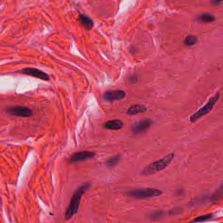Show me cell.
<instances>
[{"mask_svg":"<svg viewBox=\"0 0 223 223\" xmlns=\"http://www.w3.org/2000/svg\"><path fill=\"white\" fill-rule=\"evenodd\" d=\"M104 128L108 129V130H113V131H117V130H120L123 128V122L121 119H115L109 120L106 121L104 125Z\"/></svg>","mask_w":223,"mask_h":223,"instance_id":"cell-10","label":"cell"},{"mask_svg":"<svg viewBox=\"0 0 223 223\" xmlns=\"http://www.w3.org/2000/svg\"><path fill=\"white\" fill-rule=\"evenodd\" d=\"M147 108L143 105H131L127 110V114L129 116H135L146 112Z\"/></svg>","mask_w":223,"mask_h":223,"instance_id":"cell-11","label":"cell"},{"mask_svg":"<svg viewBox=\"0 0 223 223\" xmlns=\"http://www.w3.org/2000/svg\"><path fill=\"white\" fill-rule=\"evenodd\" d=\"M223 1V0H213V3L214 5H219L221 3H222Z\"/></svg>","mask_w":223,"mask_h":223,"instance_id":"cell-19","label":"cell"},{"mask_svg":"<svg viewBox=\"0 0 223 223\" xmlns=\"http://www.w3.org/2000/svg\"><path fill=\"white\" fill-rule=\"evenodd\" d=\"M95 157V153L90 151H82L74 153L69 157V163H74L92 159Z\"/></svg>","mask_w":223,"mask_h":223,"instance_id":"cell-8","label":"cell"},{"mask_svg":"<svg viewBox=\"0 0 223 223\" xmlns=\"http://www.w3.org/2000/svg\"><path fill=\"white\" fill-rule=\"evenodd\" d=\"M120 159H121V156L119 155H114L112 157H110L109 159L106 161V164L110 167L114 166L118 164Z\"/></svg>","mask_w":223,"mask_h":223,"instance_id":"cell-14","label":"cell"},{"mask_svg":"<svg viewBox=\"0 0 223 223\" xmlns=\"http://www.w3.org/2000/svg\"><path fill=\"white\" fill-rule=\"evenodd\" d=\"M153 124V121L149 118H145L135 123L132 127V131L135 134H142L147 131Z\"/></svg>","mask_w":223,"mask_h":223,"instance_id":"cell-6","label":"cell"},{"mask_svg":"<svg viewBox=\"0 0 223 223\" xmlns=\"http://www.w3.org/2000/svg\"><path fill=\"white\" fill-rule=\"evenodd\" d=\"M220 99V93L217 91L215 95L213 96L210 99V100L205 104L203 107H202L198 110V111L194 112L193 115H191L190 117V121L192 123H194L198 119H200L201 118L203 117L204 116L206 115L208 113H210V111L214 107L215 104L217 103L218 101Z\"/></svg>","mask_w":223,"mask_h":223,"instance_id":"cell-3","label":"cell"},{"mask_svg":"<svg viewBox=\"0 0 223 223\" xmlns=\"http://www.w3.org/2000/svg\"><path fill=\"white\" fill-rule=\"evenodd\" d=\"M90 187V183H84L74 192L73 196L72 197L70 204L67 207L66 212L65 218H66V220H69L77 213L79 209V205H80L82 195L84 194L85 191H87Z\"/></svg>","mask_w":223,"mask_h":223,"instance_id":"cell-1","label":"cell"},{"mask_svg":"<svg viewBox=\"0 0 223 223\" xmlns=\"http://www.w3.org/2000/svg\"><path fill=\"white\" fill-rule=\"evenodd\" d=\"M7 112L11 115L19 117H30L33 115V112L30 108L20 106H13L9 107L7 110Z\"/></svg>","mask_w":223,"mask_h":223,"instance_id":"cell-5","label":"cell"},{"mask_svg":"<svg viewBox=\"0 0 223 223\" xmlns=\"http://www.w3.org/2000/svg\"><path fill=\"white\" fill-rule=\"evenodd\" d=\"M214 15H211L210 13H203L199 16L198 20L200 22L204 23H210L213 22L215 20Z\"/></svg>","mask_w":223,"mask_h":223,"instance_id":"cell-13","label":"cell"},{"mask_svg":"<svg viewBox=\"0 0 223 223\" xmlns=\"http://www.w3.org/2000/svg\"><path fill=\"white\" fill-rule=\"evenodd\" d=\"M163 215V212L162 211H157L152 215V219H157L160 217H161V215Z\"/></svg>","mask_w":223,"mask_h":223,"instance_id":"cell-18","label":"cell"},{"mask_svg":"<svg viewBox=\"0 0 223 223\" xmlns=\"http://www.w3.org/2000/svg\"><path fill=\"white\" fill-rule=\"evenodd\" d=\"M22 73L25 74L29 75V76L39 78V79H41V80H43L45 81H49L50 80V77L49 74L36 68L28 67V68H23V69L22 70Z\"/></svg>","mask_w":223,"mask_h":223,"instance_id":"cell-9","label":"cell"},{"mask_svg":"<svg viewBox=\"0 0 223 223\" xmlns=\"http://www.w3.org/2000/svg\"><path fill=\"white\" fill-rule=\"evenodd\" d=\"M162 193V191L157 188H145L131 191L127 194L129 196L137 199H147L159 197Z\"/></svg>","mask_w":223,"mask_h":223,"instance_id":"cell-4","label":"cell"},{"mask_svg":"<svg viewBox=\"0 0 223 223\" xmlns=\"http://www.w3.org/2000/svg\"><path fill=\"white\" fill-rule=\"evenodd\" d=\"M213 217V214H207V215H204L198 217L194 219L193 222H203L205 221L209 220V219H211Z\"/></svg>","mask_w":223,"mask_h":223,"instance_id":"cell-16","label":"cell"},{"mask_svg":"<svg viewBox=\"0 0 223 223\" xmlns=\"http://www.w3.org/2000/svg\"><path fill=\"white\" fill-rule=\"evenodd\" d=\"M78 20L81 24L84 27V28L86 29L87 30H90L93 27V22L87 15L81 14V15L78 16Z\"/></svg>","mask_w":223,"mask_h":223,"instance_id":"cell-12","label":"cell"},{"mask_svg":"<svg viewBox=\"0 0 223 223\" xmlns=\"http://www.w3.org/2000/svg\"><path fill=\"white\" fill-rule=\"evenodd\" d=\"M174 153H171L161 158L159 160L150 163L149 165L146 166L142 171V174L144 176H150L155 174L158 171L164 170L169 165L174 158Z\"/></svg>","mask_w":223,"mask_h":223,"instance_id":"cell-2","label":"cell"},{"mask_svg":"<svg viewBox=\"0 0 223 223\" xmlns=\"http://www.w3.org/2000/svg\"><path fill=\"white\" fill-rule=\"evenodd\" d=\"M198 39L194 35H188L184 40V44L187 46H191L194 45L197 43Z\"/></svg>","mask_w":223,"mask_h":223,"instance_id":"cell-15","label":"cell"},{"mask_svg":"<svg viewBox=\"0 0 223 223\" xmlns=\"http://www.w3.org/2000/svg\"><path fill=\"white\" fill-rule=\"evenodd\" d=\"M223 196V183L221 185V186L219 187L218 189L215 191V193L213 195V198L214 200H218V199Z\"/></svg>","mask_w":223,"mask_h":223,"instance_id":"cell-17","label":"cell"},{"mask_svg":"<svg viewBox=\"0 0 223 223\" xmlns=\"http://www.w3.org/2000/svg\"><path fill=\"white\" fill-rule=\"evenodd\" d=\"M126 97V93L123 90H108L102 94V99L106 101H120Z\"/></svg>","mask_w":223,"mask_h":223,"instance_id":"cell-7","label":"cell"}]
</instances>
